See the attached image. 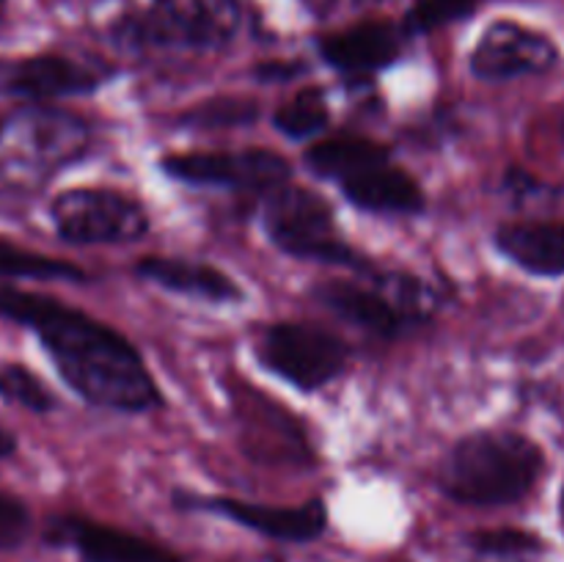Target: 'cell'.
Here are the masks:
<instances>
[{
    "instance_id": "6da1fadb",
    "label": "cell",
    "mask_w": 564,
    "mask_h": 562,
    "mask_svg": "<svg viewBox=\"0 0 564 562\" xmlns=\"http://www.w3.org/2000/svg\"><path fill=\"white\" fill-rule=\"evenodd\" d=\"M0 317L33 331L64 383L88 406L147 413L165 402L138 347L91 314L0 281Z\"/></svg>"
},
{
    "instance_id": "7a4b0ae2",
    "label": "cell",
    "mask_w": 564,
    "mask_h": 562,
    "mask_svg": "<svg viewBox=\"0 0 564 562\" xmlns=\"http://www.w3.org/2000/svg\"><path fill=\"white\" fill-rule=\"evenodd\" d=\"M545 472V455L516 430H477L446 452L438 488L457 505L505 507L527 499Z\"/></svg>"
},
{
    "instance_id": "3957f363",
    "label": "cell",
    "mask_w": 564,
    "mask_h": 562,
    "mask_svg": "<svg viewBox=\"0 0 564 562\" xmlns=\"http://www.w3.org/2000/svg\"><path fill=\"white\" fill-rule=\"evenodd\" d=\"M319 180L336 182L352 207L372 215H419L427 204L416 176L394 163L391 149L364 136H336L306 152Z\"/></svg>"
},
{
    "instance_id": "277c9868",
    "label": "cell",
    "mask_w": 564,
    "mask_h": 562,
    "mask_svg": "<svg viewBox=\"0 0 564 562\" xmlns=\"http://www.w3.org/2000/svg\"><path fill=\"white\" fill-rule=\"evenodd\" d=\"M262 229L268 240L286 257L339 264V268H352L361 273L372 270V262L345 240L330 204L306 187L286 182L264 193Z\"/></svg>"
},
{
    "instance_id": "5b68a950",
    "label": "cell",
    "mask_w": 564,
    "mask_h": 562,
    "mask_svg": "<svg viewBox=\"0 0 564 562\" xmlns=\"http://www.w3.org/2000/svg\"><path fill=\"white\" fill-rule=\"evenodd\" d=\"M314 298L336 317L378 339H397L416 323H424L430 314L422 284L411 275L375 273L369 284L345 279L323 281L314 290Z\"/></svg>"
},
{
    "instance_id": "8992f818",
    "label": "cell",
    "mask_w": 564,
    "mask_h": 562,
    "mask_svg": "<svg viewBox=\"0 0 564 562\" xmlns=\"http://www.w3.org/2000/svg\"><path fill=\"white\" fill-rule=\"evenodd\" d=\"M257 361L303 395L334 383L350 361V347L334 331L314 323H270L259 331Z\"/></svg>"
},
{
    "instance_id": "52a82bcc",
    "label": "cell",
    "mask_w": 564,
    "mask_h": 562,
    "mask_svg": "<svg viewBox=\"0 0 564 562\" xmlns=\"http://www.w3.org/2000/svg\"><path fill=\"white\" fill-rule=\"evenodd\" d=\"M91 130L77 114L28 102L0 119V154L20 169L55 174L86 154Z\"/></svg>"
},
{
    "instance_id": "ba28073f",
    "label": "cell",
    "mask_w": 564,
    "mask_h": 562,
    "mask_svg": "<svg viewBox=\"0 0 564 562\" xmlns=\"http://www.w3.org/2000/svg\"><path fill=\"white\" fill-rule=\"evenodd\" d=\"M50 220L61 240L75 246H121L149 231L147 207L116 187H69L50 204Z\"/></svg>"
},
{
    "instance_id": "9c48e42d",
    "label": "cell",
    "mask_w": 564,
    "mask_h": 562,
    "mask_svg": "<svg viewBox=\"0 0 564 562\" xmlns=\"http://www.w3.org/2000/svg\"><path fill=\"white\" fill-rule=\"evenodd\" d=\"M235 0H152L124 36L143 47L215 50L235 33Z\"/></svg>"
},
{
    "instance_id": "30bf717a",
    "label": "cell",
    "mask_w": 564,
    "mask_h": 562,
    "mask_svg": "<svg viewBox=\"0 0 564 562\" xmlns=\"http://www.w3.org/2000/svg\"><path fill=\"white\" fill-rule=\"evenodd\" d=\"M160 169L176 182L202 187H235V191L270 193L286 185L292 165L281 154L262 147L240 152H176L160 160Z\"/></svg>"
},
{
    "instance_id": "8fae6325",
    "label": "cell",
    "mask_w": 564,
    "mask_h": 562,
    "mask_svg": "<svg viewBox=\"0 0 564 562\" xmlns=\"http://www.w3.org/2000/svg\"><path fill=\"white\" fill-rule=\"evenodd\" d=\"M560 61V47L545 33L512 20L490 22L474 44L471 75L485 83L518 80V77L545 75Z\"/></svg>"
},
{
    "instance_id": "7c38bea8",
    "label": "cell",
    "mask_w": 564,
    "mask_h": 562,
    "mask_svg": "<svg viewBox=\"0 0 564 562\" xmlns=\"http://www.w3.org/2000/svg\"><path fill=\"white\" fill-rule=\"evenodd\" d=\"M108 72L69 55L44 53L28 58L0 61V97L22 102H53L99 91Z\"/></svg>"
},
{
    "instance_id": "4fadbf2b",
    "label": "cell",
    "mask_w": 564,
    "mask_h": 562,
    "mask_svg": "<svg viewBox=\"0 0 564 562\" xmlns=\"http://www.w3.org/2000/svg\"><path fill=\"white\" fill-rule=\"evenodd\" d=\"M176 505L187 510L213 512V516L229 518L251 532L264 534L281 543H312L328 529V510L323 499H312L297 507H273L257 505V501L231 499V496H176Z\"/></svg>"
},
{
    "instance_id": "5bb4252c",
    "label": "cell",
    "mask_w": 564,
    "mask_h": 562,
    "mask_svg": "<svg viewBox=\"0 0 564 562\" xmlns=\"http://www.w3.org/2000/svg\"><path fill=\"white\" fill-rule=\"evenodd\" d=\"M47 540L53 545L75 549L83 562H180L174 551L152 540L77 516L53 518Z\"/></svg>"
},
{
    "instance_id": "9a60e30c",
    "label": "cell",
    "mask_w": 564,
    "mask_h": 562,
    "mask_svg": "<svg viewBox=\"0 0 564 562\" xmlns=\"http://www.w3.org/2000/svg\"><path fill=\"white\" fill-rule=\"evenodd\" d=\"M402 53V33L389 22H361L347 31L319 39V55L345 75L367 77L397 64Z\"/></svg>"
},
{
    "instance_id": "2e32d148",
    "label": "cell",
    "mask_w": 564,
    "mask_h": 562,
    "mask_svg": "<svg viewBox=\"0 0 564 562\" xmlns=\"http://www.w3.org/2000/svg\"><path fill=\"white\" fill-rule=\"evenodd\" d=\"M135 273L149 284L207 303H231L242 298L240 284L229 273H224L215 264L193 262V259L154 253V257L138 259Z\"/></svg>"
},
{
    "instance_id": "e0dca14e",
    "label": "cell",
    "mask_w": 564,
    "mask_h": 562,
    "mask_svg": "<svg viewBox=\"0 0 564 562\" xmlns=\"http://www.w3.org/2000/svg\"><path fill=\"white\" fill-rule=\"evenodd\" d=\"M494 242L527 273L543 279L564 275V224L560 220H512L496 229Z\"/></svg>"
},
{
    "instance_id": "ac0fdd59",
    "label": "cell",
    "mask_w": 564,
    "mask_h": 562,
    "mask_svg": "<svg viewBox=\"0 0 564 562\" xmlns=\"http://www.w3.org/2000/svg\"><path fill=\"white\" fill-rule=\"evenodd\" d=\"M0 279H33V281H72L80 284L88 273L77 264L64 259L47 257V253L28 251L14 242L0 240Z\"/></svg>"
},
{
    "instance_id": "d6986e66",
    "label": "cell",
    "mask_w": 564,
    "mask_h": 562,
    "mask_svg": "<svg viewBox=\"0 0 564 562\" xmlns=\"http://www.w3.org/2000/svg\"><path fill=\"white\" fill-rule=\"evenodd\" d=\"M273 125L292 141H308V138L319 136L330 125V108L323 88H301L295 97H290L275 110Z\"/></svg>"
},
{
    "instance_id": "ffe728a7",
    "label": "cell",
    "mask_w": 564,
    "mask_h": 562,
    "mask_svg": "<svg viewBox=\"0 0 564 562\" xmlns=\"http://www.w3.org/2000/svg\"><path fill=\"white\" fill-rule=\"evenodd\" d=\"M468 545L477 551L479 556L494 562H521L529 556H538L545 551V543L534 532L527 529H482V532H474L468 538Z\"/></svg>"
},
{
    "instance_id": "44dd1931",
    "label": "cell",
    "mask_w": 564,
    "mask_h": 562,
    "mask_svg": "<svg viewBox=\"0 0 564 562\" xmlns=\"http://www.w3.org/2000/svg\"><path fill=\"white\" fill-rule=\"evenodd\" d=\"M0 400L20 406L31 413H50L55 395L25 364H0Z\"/></svg>"
},
{
    "instance_id": "7402d4cb",
    "label": "cell",
    "mask_w": 564,
    "mask_h": 562,
    "mask_svg": "<svg viewBox=\"0 0 564 562\" xmlns=\"http://www.w3.org/2000/svg\"><path fill=\"white\" fill-rule=\"evenodd\" d=\"M259 116V105L248 97H215L207 102L193 105L187 114L180 116V125L185 127H202V130H213V127H237L251 125Z\"/></svg>"
},
{
    "instance_id": "603a6c76",
    "label": "cell",
    "mask_w": 564,
    "mask_h": 562,
    "mask_svg": "<svg viewBox=\"0 0 564 562\" xmlns=\"http://www.w3.org/2000/svg\"><path fill=\"white\" fill-rule=\"evenodd\" d=\"M477 9V0H419L405 20L408 33H430L455 20H466Z\"/></svg>"
},
{
    "instance_id": "cb8c5ba5",
    "label": "cell",
    "mask_w": 564,
    "mask_h": 562,
    "mask_svg": "<svg viewBox=\"0 0 564 562\" xmlns=\"http://www.w3.org/2000/svg\"><path fill=\"white\" fill-rule=\"evenodd\" d=\"M31 534V512L20 499L0 494V551H14Z\"/></svg>"
},
{
    "instance_id": "d4e9b609",
    "label": "cell",
    "mask_w": 564,
    "mask_h": 562,
    "mask_svg": "<svg viewBox=\"0 0 564 562\" xmlns=\"http://www.w3.org/2000/svg\"><path fill=\"white\" fill-rule=\"evenodd\" d=\"M297 72H301V66L290 64V61H273V64L257 66V77L259 80H268V83L286 80V77H295Z\"/></svg>"
},
{
    "instance_id": "484cf974",
    "label": "cell",
    "mask_w": 564,
    "mask_h": 562,
    "mask_svg": "<svg viewBox=\"0 0 564 562\" xmlns=\"http://www.w3.org/2000/svg\"><path fill=\"white\" fill-rule=\"evenodd\" d=\"M14 450H17L14 435H11L6 428H0V461H3V457H9V455H14Z\"/></svg>"
},
{
    "instance_id": "4316f807",
    "label": "cell",
    "mask_w": 564,
    "mask_h": 562,
    "mask_svg": "<svg viewBox=\"0 0 564 562\" xmlns=\"http://www.w3.org/2000/svg\"><path fill=\"white\" fill-rule=\"evenodd\" d=\"M560 132H562V141H564V116H562V125H560Z\"/></svg>"
},
{
    "instance_id": "83f0119b",
    "label": "cell",
    "mask_w": 564,
    "mask_h": 562,
    "mask_svg": "<svg viewBox=\"0 0 564 562\" xmlns=\"http://www.w3.org/2000/svg\"><path fill=\"white\" fill-rule=\"evenodd\" d=\"M562 510H564V496H562Z\"/></svg>"
},
{
    "instance_id": "f1b7e54d",
    "label": "cell",
    "mask_w": 564,
    "mask_h": 562,
    "mask_svg": "<svg viewBox=\"0 0 564 562\" xmlns=\"http://www.w3.org/2000/svg\"><path fill=\"white\" fill-rule=\"evenodd\" d=\"M0 6H3V0H0Z\"/></svg>"
}]
</instances>
